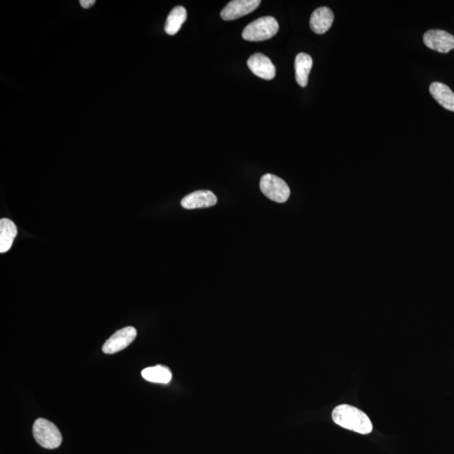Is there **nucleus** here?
Returning <instances> with one entry per match:
<instances>
[{"label":"nucleus","mask_w":454,"mask_h":454,"mask_svg":"<svg viewBox=\"0 0 454 454\" xmlns=\"http://www.w3.org/2000/svg\"><path fill=\"white\" fill-rule=\"evenodd\" d=\"M333 420L337 425L360 434L373 431V425L366 413L352 405H338L333 411Z\"/></svg>","instance_id":"1"},{"label":"nucleus","mask_w":454,"mask_h":454,"mask_svg":"<svg viewBox=\"0 0 454 454\" xmlns=\"http://www.w3.org/2000/svg\"><path fill=\"white\" fill-rule=\"evenodd\" d=\"M278 31V21L274 17H261L246 27L243 38L248 42H263L274 37Z\"/></svg>","instance_id":"2"},{"label":"nucleus","mask_w":454,"mask_h":454,"mask_svg":"<svg viewBox=\"0 0 454 454\" xmlns=\"http://www.w3.org/2000/svg\"><path fill=\"white\" fill-rule=\"evenodd\" d=\"M33 436L37 444L47 449H55L61 445L62 434L55 424L47 419H37L33 425Z\"/></svg>","instance_id":"3"},{"label":"nucleus","mask_w":454,"mask_h":454,"mask_svg":"<svg viewBox=\"0 0 454 454\" xmlns=\"http://www.w3.org/2000/svg\"><path fill=\"white\" fill-rule=\"evenodd\" d=\"M260 189L263 195L277 203H285L290 195L287 184L276 175L267 174L260 180Z\"/></svg>","instance_id":"4"},{"label":"nucleus","mask_w":454,"mask_h":454,"mask_svg":"<svg viewBox=\"0 0 454 454\" xmlns=\"http://www.w3.org/2000/svg\"><path fill=\"white\" fill-rule=\"evenodd\" d=\"M136 330L132 326L124 327L115 332L103 346V352L106 355H114L122 351L136 339Z\"/></svg>","instance_id":"5"},{"label":"nucleus","mask_w":454,"mask_h":454,"mask_svg":"<svg viewBox=\"0 0 454 454\" xmlns=\"http://www.w3.org/2000/svg\"><path fill=\"white\" fill-rule=\"evenodd\" d=\"M423 42L428 48L441 53L454 49V36L442 29H430L424 34Z\"/></svg>","instance_id":"6"},{"label":"nucleus","mask_w":454,"mask_h":454,"mask_svg":"<svg viewBox=\"0 0 454 454\" xmlns=\"http://www.w3.org/2000/svg\"><path fill=\"white\" fill-rule=\"evenodd\" d=\"M260 3V0H233L222 10L221 16L224 21L237 20L254 12Z\"/></svg>","instance_id":"7"},{"label":"nucleus","mask_w":454,"mask_h":454,"mask_svg":"<svg viewBox=\"0 0 454 454\" xmlns=\"http://www.w3.org/2000/svg\"><path fill=\"white\" fill-rule=\"evenodd\" d=\"M248 66L252 73L263 80L274 79L276 69L270 59L262 53H255L249 58Z\"/></svg>","instance_id":"8"},{"label":"nucleus","mask_w":454,"mask_h":454,"mask_svg":"<svg viewBox=\"0 0 454 454\" xmlns=\"http://www.w3.org/2000/svg\"><path fill=\"white\" fill-rule=\"evenodd\" d=\"M217 203V196L209 191H199L189 193L181 201V206L187 210L200 209L214 206Z\"/></svg>","instance_id":"9"},{"label":"nucleus","mask_w":454,"mask_h":454,"mask_svg":"<svg viewBox=\"0 0 454 454\" xmlns=\"http://www.w3.org/2000/svg\"><path fill=\"white\" fill-rule=\"evenodd\" d=\"M334 21L333 11L327 7L316 9L311 14L310 25L312 31L322 35L332 27Z\"/></svg>","instance_id":"10"},{"label":"nucleus","mask_w":454,"mask_h":454,"mask_svg":"<svg viewBox=\"0 0 454 454\" xmlns=\"http://www.w3.org/2000/svg\"><path fill=\"white\" fill-rule=\"evenodd\" d=\"M430 94L445 109L454 112V93L446 84L435 82L431 84Z\"/></svg>","instance_id":"11"},{"label":"nucleus","mask_w":454,"mask_h":454,"mask_svg":"<svg viewBox=\"0 0 454 454\" xmlns=\"http://www.w3.org/2000/svg\"><path fill=\"white\" fill-rule=\"evenodd\" d=\"M17 236V227L11 219H0V252H8Z\"/></svg>","instance_id":"12"},{"label":"nucleus","mask_w":454,"mask_h":454,"mask_svg":"<svg viewBox=\"0 0 454 454\" xmlns=\"http://www.w3.org/2000/svg\"><path fill=\"white\" fill-rule=\"evenodd\" d=\"M313 65V61L310 55L299 53L295 61L296 80L300 87H306L308 84L309 74Z\"/></svg>","instance_id":"13"},{"label":"nucleus","mask_w":454,"mask_h":454,"mask_svg":"<svg viewBox=\"0 0 454 454\" xmlns=\"http://www.w3.org/2000/svg\"><path fill=\"white\" fill-rule=\"evenodd\" d=\"M186 20H187V11H186L184 7H175L174 9L171 10L166 21L165 29L167 34L169 36L177 34Z\"/></svg>","instance_id":"14"},{"label":"nucleus","mask_w":454,"mask_h":454,"mask_svg":"<svg viewBox=\"0 0 454 454\" xmlns=\"http://www.w3.org/2000/svg\"><path fill=\"white\" fill-rule=\"evenodd\" d=\"M141 376L146 381L157 384H169L172 379V373L169 368L163 366L144 368L141 371Z\"/></svg>","instance_id":"15"},{"label":"nucleus","mask_w":454,"mask_h":454,"mask_svg":"<svg viewBox=\"0 0 454 454\" xmlns=\"http://www.w3.org/2000/svg\"><path fill=\"white\" fill-rule=\"evenodd\" d=\"M80 5L84 9H89L95 5V0H80Z\"/></svg>","instance_id":"16"}]
</instances>
